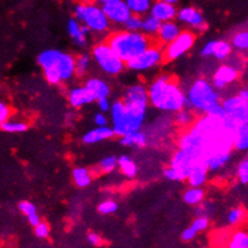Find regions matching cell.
I'll return each instance as SVG.
<instances>
[{
	"instance_id": "7402d4cb",
	"label": "cell",
	"mask_w": 248,
	"mask_h": 248,
	"mask_svg": "<svg viewBox=\"0 0 248 248\" xmlns=\"http://www.w3.org/2000/svg\"><path fill=\"white\" fill-rule=\"evenodd\" d=\"M232 158V152H218L212 155L211 157L207 158L206 165L208 168V171H212L216 172L219 169H222L223 166L227 164L228 162Z\"/></svg>"
},
{
	"instance_id": "3957f363",
	"label": "cell",
	"mask_w": 248,
	"mask_h": 248,
	"mask_svg": "<svg viewBox=\"0 0 248 248\" xmlns=\"http://www.w3.org/2000/svg\"><path fill=\"white\" fill-rule=\"evenodd\" d=\"M106 41L125 63L130 62L155 44L153 39L146 35L143 31H130L126 29L111 33Z\"/></svg>"
},
{
	"instance_id": "f5cc1de1",
	"label": "cell",
	"mask_w": 248,
	"mask_h": 248,
	"mask_svg": "<svg viewBox=\"0 0 248 248\" xmlns=\"http://www.w3.org/2000/svg\"><path fill=\"white\" fill-rule=\"evenodd\" d=\"M94 124H95L96 126H106L108 124V117L105 116V113L104 112H99L96 113L95 116H94Z\"/></svg>"
},
{
	"instance_id": "11a10c76",
	"label": "cell",
	"mask_w": 248,
	"mask_h": 248,
	"mask_svg": "<svg viewBox=\"0 0 248 248\" xmlns=\"http://www.w3.org/2000/svg\"><path fill=\"white\" fill-rule=\"evenodd\" d=\"M27 219H28L29 224H31V227H36V225L41 222V219H40V217H39L38 213H34V215L28 216V217H27Z\"/></svg>"
},
{
	"instance_id": "94428289",
	"label": "cell",
	"mask_w": 248,
	"mask_h": 248,
	"mask_svg": "<svg viewBox=\"0 0 248 248\" xmlns=\"http://www.w3.org/2000/svg\"><path fill=\"white\" fill-rule=\"evenodd\" d=\"M88 1H91V0H88Z\"/></svg>"
},
{
	"instance_id": "ab89813d",
	"label": "cell",
	"mask_w": 248,
	"mask_h": 248,
	"mask_svg": "<svg viewBox=\"0 0 248 248\" xmlns=\"http://www.w3.org/2000/svg\"><path fill=\"white\" fill-rule=\"evenodd\" d=\"M236 175L240 183H242V185H248V158L241 160L240 164L237 165Z\"/></svg>"
},
{
	"instance_id": "484cf974",
	"label": "cell",
	"mask_w": 248,
	"mask_h": 248,
	"mask_svg": "<svg viewBox=\"0 0 248 248\" xmlns=\"http://www.w3.org/2000/svg\"><path fill=\"white\" fill-rule=\"evenodd\" d=\"M222 106L224 108L225 112L228 115H232V113L237 112V111L242 110V108H248V104L246 101L242 100L239 95H232L229 98H225L224 100L220 101Z\"/></svg>"
},
{
	"instance_id": "836d02e7",
	"label": "cell",
	"mask_w": 248,
	"mask_h": 248,
	"mask_svg": "<svg viewBox=\"0 0 248 248\" xmlns=\"http://www.w3.org/2000/svg\"><path fill=\"white\" fill-rule=\"evenodd\" d=\"M232 53V45L228 41H216L213 57L218 61H224Z\"/></svg>"
},
{
	"instance_id": "e0dca14e",
	"label": "cell",
	"mask_w": 248,
	"mask_h": 248,
	"mask_svg": "<svg viewBox=\"0 0 248 248\" xmlns=\"http://www.w3.org/2000/svg\"><path fill=\"white\" fill-rule=\"evenodd\" d=\"M181 28L176 22L169 21V22H163L162 27H160L159 31L157 34V40L159 45H169L170 42H172L181 34Z\"/></svg>"
},
{
	"instance_id": "f35d334b",
	"label": "cell",
	"mask_w": 248,
	"mask_h": 248,
	"mask_svg": "<svg viewBox=\"0 0 248 248\" xmlns=\"http://www.w3.org/2000/svg\"><path fill=\"white\" fill-rule=\"evenodd\" d=\"M245 217V211L240 207L232 208V210L228 212L227 220L230 225H237L241 223V220Z\"/></svg>"
},
{
	"instance_id": "6da1fadb",
	"label": "cell",
	"mask_w": 248,
	"mask_h": 248,
	"mask_svg": "<svg viewBox=\"0 0 248 248\" xmlns=\"http://www.w3.org/2000/svg\"><path fill=\"white\" fill-rule=\"evenodd\" d=\"M148 95L150 105L163 112L176 113L186 108L187 94L168 75L159 76L148 86Z\"/></svg>"
},
{
	"instance_id": "ba28073f",
	"label": "cell",
	"mask_w": 248,
	"mask_h": 248,
	"mask_svg": "<svg viewBox=\"0 0 248 248\" xmlns=\"http://www.w3.org/2000/svg\"><path fill=\"white\" fill-rule=\"evenodd\" d=\"M195 42V34L190 31H181L180 35L172 42L166 45L164 49V59L166 62L176 61L177 58L187 53Z\"/></svg>"
},
{
	"instance_id": "9a60e30c",
	"label": "cell",
	"mask_w": 248,
	"mask_h": 248,
	"mask_svg": "<svg viewBox=\"0 0 248 248\" xmlns=\"http://www.w3.org/2000/svg\"><path fill=\"white\" fill-rule=\"evenodd\" d=\"M68 101L71 108H81L84 105H88V104L94 103L96 100L86 86H78L69 91Z\"/></svg>"
},
{
	"instance_id": "8fae6325",
	"label": "cell",
	"mask_w": 248,
	"mask_h": 248,
	"mask_svg": "<svg viewBox=\"0 0 248 248\" xmlns=\"http://www.w3.org/2000/svg\"><path fill=\"white\" fill-rule=\"evenodd\" d=\"M177 21H180L181 23L188 24L195 31H205L207 29V24L202 12L193 6H185L178 10Z\"/></svg>"
},
{
	"instance_id": "9f6ffc18",
	"label": "cell",
	"mask_w": 248,
	"mask_h": 248,
	"mask_svg": "<svg viewBox=\"0 0 248 248\" xmlns=\"http://www.w3.org/2000/svg\"><path fill=\"white\" fill-rule=\"evenodd\" d=\"M237 95H239L242 100L246 101V103L248 104V89H241V91L237 93Z\"/></svg>"
},
{
	"instance_id": "f1b7e54d",
	"label": "cell",
	"mask_w": 248,
	"mask_h": 248,
	"mask_svg": "<svg viewBox=\"0 0 248 248\" xmlns=\"http://www.w3.org/2000/svg\"><path fill=\"white\" fill-rule=\"evenodd\" d=\"M207 168H195L190 171L187 181L192 187H202L207 180Z\"/></svg>"
},
{
	"instance_id": "ac0fdd59",
	"label": "cell",
	"mask_w": 248,
	"mask_h": 248,
	"mask_svg": "<svg viewBox=\"0 0 248 248\" xmlns=\"http://www.w3.org/2000/svg\"><path fill=\"white\" fill-rule=\"evenodd\" d=\"M115 135V131L111 126H98L95 129H92L88 133H86L83 135L82 141L86 145H94V143H98L100 141L108 140V139L113 138Z\"/></svg>"
},
{
	"instance_id": "9c48e42d",
	"label": "cell",
	"mask_w": 248,
	"mask_h": 248,
	"mask_svg": "<svg viewBox=\"0 0 248 248\" xmlns=\"http://www.w3.org/2000/svg\"><path fill=\"white\" fill-rule=\"evenodd\" d=\"M110 120L116 136L121 138V136L130 133L128 111H126V105L123 99L122 100H116L112 104V108L110 110Z\"/></svg>"
},
{
	"instance_id": "680465c9",
	"label": "cell",
	"mask_w": 248,
	"mask_h": 248,
	"mask_svg": "<svg viewBox=\"0 0 248 248\" xmlns=\"http://www.w3.org/2000/svg\"><path fill=\"white\" fill-rule=\"evenodd\" d=\"M163 1H168V2H171V4H177L178 0H163Z\"/></svg>"
},
{
	"instance_id": "30bf717a",
	"label": "cell",
	"mask_w": 248,
	"mask_h": 248,
	"mask_svg": "<svg viewBox=\"0 0 248 248\" xmlns=\"http://www.w3.org/2000/svg\"><path fill=\"white\" fill-rule=\"evenodd\" d=\"M103 10L105 11L111 23L117 24V26H124V23L133 15L124 0H113V1L104 5Z\"/></svg>"
},
{
	"instance_id": "4316f807",
	"label": "cell",
	"mask_w": 248,
	"mask_h": 248,
	"mask_svg": "<svg viewBox=\"0 0 248 248\" xmlns=\"http://www.w3.org/2000/svg\"><path fill=\"white\" fill-rule=\"evenodd\" d=\"M173 121H175L176 125L180 126V128H190L197 120H195L193 110H189V108H182V110L175 113Z\"/></svg>"
},
{
	"instance_id": "277c9868",
	"label": "cell",
	"mask_w": 248,
	"mask_h": 248,
	"mask_svg": "<svg viewBox=\"0 0 248 248\" xmlns=\"http://www.w3.org/2000/svg\"><path fill=\"white\" fill-rule=\"evenodd\" d=\"M192 110L200 115H206L211 108L220 103V95L212 82L205 78H198L187 92Z\"/></svg>"
},
{
	"instance_id": "603a6c76",
	"label": "cell",
	"mask_w": 248,
	"mask_h": 248,
	"mask_svg": "<svg viewBox=\"0 0 248 248\" xmlns=\"http://www.w3.org/2000/svg\"><path fill=\"white\" fill-rule=\"evenodd\" d=\"M130 9L131 14L139 15V16H146L150 14L155 0H124Z\"/></svg>"
},
{
	"instance_id": "1f68e13d",
	"label": "cell",
	"mask_w": 248,
	"mask_h": 248,
	"mask_svg": "<svg viewBox=\"0 0 248 248\" xmlns=\"http://www.w3.org/2000/svg\"><path fill=\"white\" fill-rule=\"evenodd\" d=\"M92 59H93V57H92V54L88 53H81L76 57V76L83 78L88 73Z\"/></svg>"
},
{
	"instance_id": "b9f144b4",
	"label": "cell",
	"mask_w": 248,
	"mask_h": 248,
	"mask_svg": "<svg viewBox=\"0 0 248 248\" xmlns=\"http://www.w3.org/2000/svg\"><path fill=\"white\" fill-rule=\"evenodd\" d=\"M208 225H210V220H208L206 216H198L192 223V227L194 228L198 232H205L208 228Z\"/></svg>"
},
{
	"instance_id": "74e56055",
	"label": "cell",
	"mask_w": 248,
	"mask_h": 248,
	"mask_svg": "<svg viewBox=\"0 0 248 248\" xmlns=\"http://www.w3.org/2000/svg\"><path fill=\"white\" fill-rule=\"evenodd\" d=\"M232 45L240 51L248 49V31H240V33L235 34L232 36Z\"/></svg>"
},
{
	"instance_id": "cb8c5ba5",
	"label": "cell",
	"mask_w": 248,
	"mask_h": 248,
	"mask_svg": "<svg viewBox=\"0 0 248 248\" xmlns=\"http://www.w3.org/2000/svg\"><path fill=\"white\" fill-rule=\"evenodd\" d=\"M234 150L248 152V123L242 124L234 135Z\"/></svg>"
},
{
	"instance_id": "8d00e7d4",
	"label": "cell",
	"mask_w": 248,
	"mask_h": 248,
	"mask_svg": "<svg viewBox=\"0 0 248 248\" xmlns=\"http://www.w3.org/2000/svg\"><path fill=\"white\" fill-rule=\"evenodd\" d=\"M143 17L139 15H131L130 18L124 23V29L130 31H142Z\"/></svg>"
},
{
	"instance_id": "2e32d148",
	"label": "cell",
	"mask_w": 248,
	"mask_h": 248,
	"mask_svg": "<svg viewBox=\"0 0 248 248\" xmlns=\"http://www.w3.org/2000/svg\"><path fill=\"white\" fill-rule=\"evenodd\" d=\"M123 101L125 104L129 103H145L150 104V95H148V87L142 83L131 84L126 91L124 92Z\"/></svg>"
},
{
	"instance_id": "4dcf8cb0",
	"label": "cell",
	"mask_w": 248,
	"mask_h": 248,
	"mask_svg": "<svg viewBox=\"0 0 248 248\" xmlns=\"http://www.w3.org/2000/svg\"><path fill=\"white\" fill-rule=\"evenodd\" d=\"M118 168L129 178L135 177L136 173H138V166H136L135 162L130 157H128V155H121L118 158Z\"/></svg>"
},
{
	"instance_id": "8992f818",
	"label": "cell",
	"mask_w": 248,
	"mask_h": 248,
	"mask_svg": "<svg viewBox=\"0 0 248 248\" xmlns=\"http://www.w3.org/2000/svg\"><path fill=\"white\" fill-rule=\"evenodd\" d=\"M164 61V51L159 44H153L145 52L126 63V68L133 71H146L155 68Z\"/></svg>"
},
{
	"instance_id": "83f0119b",
	"label": "cell",
	"mask_w": 248,
	"mask_h": 248,
	"mask_svg": "<svg viewBox=\"0 0 248 248\" xmlns=\"http://www.w3.org/2000/svg\"><path fill=\"white\" fill-rule=\"evenodd\" d=\"M163 22H160L159 19L153 17L152 15H146L143 17V26H142V31L146 35L151 36V38H155L159 31L160 27H162Z\"/></svg>"
},
{
	"instance_id": "6f0895ef",
	"label": "cell",
	"mask_w": 248,
	"mask_h": 248,
	"mask_svg": "<svg viewBox=\"0 0 248 248\" xmlns=\"http://www.w3.org/2000/svg\"><path fill=\"white\" fill-rule=\"evenodd\" d=\"M94 1H95L96 4H99V5H100V6H104V5L108 4V2L113 1V0H94Z\"/></svg>"
},
{
	"instance_id": "d6a6232c",
	"label": "cell",
	"mask_w": 248,
	"mask_h": 248,
	"mask_svg": "<svg viewBox=\"0 0 248 248\" xmlns=\"http://www.w3.org/2000/svg\"><path fill=\"white\" fill-rule=\"evenodd\" d=\"M228 247L229 248H248V232H234L230 240L228 241Z\"/></svg>"
},
{
	"instance_id": "681fc988",
	"label": "cell",
	"mask_w": 248,
	"mask_h": 248,
	"mask_svg": "<svg viewBox=\"0 0 248 248\" xmlns=\"http://www.w3.org/2000/svg\"><path fill=\"white\" fill-rule=\"evenodd\" d=\"M96 104H98L99 110H100L101 112H104V113L110 112L111 108H112V105H111V101L108 100V98L99 99V100H96Z\"/></svg>"
},
{
	"instance_id": "f907efd6",
	"label": "cell",
	"mask_w": 248,
	"mask_h": 248,
	"mask_svg": "<svg viewBox=\"0 0 248 248\" xmlns=\"http://www.w3.org/2000/svg\"><path fill=\"white\" fill-rule=\"evenodd\" d=\"M215 44H216V40L206 42V44H205V46L202 48V51H200V54H202V57L213 56V49H215Z\"/></svg>"
},
{
	"instance_id": "60d3db41",
	"label": "cell",
	"mask_w": 248,
	"mask_h": 248,
	"mask_svg": "<svg viewBox=\"0 0 248 248\" xmlns=\"http://www.w3.org/2000/svg\"><path fill=\"white\" fill-rule=\"evenodd\" d=\"M117 202H113V200H105L101 204H99L98 211L101 215H111V213H115L117 211Z\"/></svg>"
},
{
	"instance_id": "f6af8a7d",
	"label": "cell",
	"mask_w": 248,
	"mask_h": 248,
	"mask_svg": "<svg viewBox=\"0 0 248 248\" xmlns=\"http://www.w3.org/2000/svg\"><path fill=\"white\" fill-rule=\"evenodd\" d=\"M35 235L39 239H47L49 235V227L46 222H40L36 227H34Z\"/></svg>"
},
{
	"instance_id": "816d5d0a",
	"label": "cell",
	"mask_w": 248,
	"mask_h": 248,
	"mask_svg": "<svg viewBox=\"0 0 248 248\" xmlns=\"http://www.w3.org/2000/svg\"><path fill=\"white\" fill-rule=\"evenodd\" d=\"M10 116H11V110H10L9 106L4 103L0 104V122L2 123L5 121H7L10 118Z\"/></svg>"
},
{
	"instance_id": "bcb514c9",
	"label": "cell",
	"mask_w": 248,
	"mask_h": 248,
	"mask_svg": "<svg viewBox=\"0 0 248 248\" xmlns=\"http://www.w3.org/2000/svg\"><path fill=\"white\" fill-rule=\"evenodd\" d=\"M198 234H199V232H198L197 230L190 225V227H188L187 229L183 230L182 235H181V239H182L183 242H190L195 239V236H197Z\"/></svg>"
},
{
	"instance_id": "e575fe53",
	"label": "cell",
	"mask_w": 248,
	"mask_h": 248,
	"mask_svg": "<svg viewBox=\"0 0 248 248\" xmlns=\"http://www.w3.org/2000/svg\"><path fill=\"white\" fill-rule=\"evenodd\" d=\"M1 129L6 133H22L28 129V124L21 121H5L1 123Z\"/></svg>"
},
{
	"instance_id": "f546056e",
	"label": "cell",
	"mask_w": 248,
	"mask_h": 248,
	"mask_svg": "<svg viewBox=\"0 0 248 248\" xmlns=\"http://www.w3.org/2000/svg\"><path fill=\"white\" fill-rule=\"evenodd\" d=\"M73 180L75 185L80 188H86L91 185L92 175L88 169L75 168L73 170Z\"/></svg>"
},
{
	"instance_id": "44dd1931",
	"label": "cell",
	"mask_w": 248,
	"mask_h": 248,
	"mask_svg": "<svg viewBox=\"0 0 248 248\" xmlns=\"http://www.w3.org/2000/svg\"><path fill=\"white\" fill-rule=\"evenodd\" d=\"M147 134L143 133L142 130H136V131H130V133L125 134V135L121 136L120 138V143L125 147H145L147 145Z\"/></svg>"
},
{
	"instance_id": "91938a15",
	"label": "cell",
	"mask_w": 248,
	"mask_h": 248,
	"mask_svg": "<svg viewBox=\"0 0 248 248\" xmlns=\"http://www.w3.org/2000/svg\"><path fill=\"white\" fill-rule=\"evenodd\" d=\"M247 123H248V108H247Z\"/></svg>"
},
{
	"instance_id": "c3c4849f",
	"label": "cell",
	"mask_w": 248,
	"mask_h": 248,
	"mask_svg": "<svg viewBox=\"0 0 248 248\" xmlns=\"http://www.w3.org/2000/svg\"><path fill=\"white\" fill-rule=\"evenodd\" d=\"M84 11H86V1L78 2V4L74 7V17H75L78 22H81V23L83 22Z\"/></svg>"
},
{
	"instance_id": "d4e9b609",
	"label": "cell",
	"mask_w": 248,
	"mask_h": 248,
	"mask_svg": "<svg viewBox=\"0 0 248 248\" xmlns=\"http://www.w3.org/2000/svg\"><path fill=\"white\" fill-rule=\"evenodd\" d=\"M205 192L202 189V187H192L188 188L183 194V200L187 205L190 206H199L202 205V200H204Z\"/></svg>"
},
{
	"instance_id": "7a4b0ae2",
	"label": "cell",
	"mask_w": 248,
	"mask_h": 248,
	"mask_svg": "<svg viewBox=\"0 0 248 248\" xmlns=\"http://www.w3.org/2000/svg\"><path fill=\"white\" fill-rule=\"evenodd\" d=\"M38 64L49 84L66 82L76 75V57L61 49L48 48L38 56Z\"/></svg>"
},
{
	"instance_id": "5bb4252c",
	"label": "cell",
	"mask_w": 248,
	"mask_h": 248,
	"mask_svg": "<svg viewBox=\"0 0 248 248\" xmlns=\"http://www.w3.org/2000/svg\"><path fill=\"white\" fill-rule=\"evenodd\" d=\"M237 69L232 65H222L217 69L212 78V83L217 91H222L228 84L235 82L237 80Z\"/></svg>"
},
{
	"instance_id": "7c38bea8",
	"label": "cell",
	"mask_w": 248,
	"mask_h": 248,
	"mask_svg": "<svg viewBox=\"0 0 248 248\" xmlns=\"http://www.w3.org/2000/svg\"><path fill=\"white\" fill-rule=\"evenodd\" d=\"M126 111H128L129 126L130 131L141 130L146 120V113L150 104L145 103H129L125 104Z\"/></svg>"
},
{
	"instance_id": "ee69618b",
	"label": "cell",
	"mask_w": 248,
	"mask_h": 248,
	"mask_svg": "<svg viewBox=\"0 0 248 248\" xmlns=\"http://www.w3.org/2000/svg\"><path fill=\"white\" fill-rule=\"evenodd\" d=\"M18 208L19 211H21L22 213H23L24 216H31V215H34V213H36V206L33 204V202H21L18 204Z\"/></svg>"
},
{
	"instance_id": "d6986e66",
	"label": "cell",
	"mask_w": 248,
	"mask_h": 248,
	"mask_svg": "<svg viewBox=\"0 0 248 248\" xmlns=\"http://www.w3.org/2000/svg\"><path fill=\"white\" fill-rule=\"evenodd\" d=\"M84 86L91 91L95 100L103 98H108L111 93L110 84L106 82L105 80H101L99 78H91L84 82Z\"/></svg>"
},
{
	"instance_id": "7dc6e473",
	"label": "cell",
	"mask_w": 248,
	"mask_h": 248,
	"mask_svg": "<svg viewBox=\"0 0 248 248\" xmlns=\"http://www.w3.org/2000/svg\"><path fill=\"white\" fill-rule=\"evenodd\" d=\"M206 115H211L213 117H217V118H225L228 116V113L225 112L224 108L222 106V104H217L216 106H213L212 108L210 110V112L206 113Z\"/></svg>"
},
{
	"instance_id": "db71d44e",
	"label": "cell",
	"mask_w": 248,
	"mask_h": 248,
	"mask_svg": "<svg viewBox=\"0 0 248 248\" xmlns=\"http://www.w3.org/2000/svg\"><path fill=\"white\" fill-rule=\"evenodd\" d=\"M87 241L89 242V245H92V246H100L101 245V237L99 236L98 234H95V232H89L88 235H87Z\"/></svg>"
},
{
	"instance_id": "4fadbf2b",
	"label": "cell",
	"mask_w": 248,
	"mask_h": 248,
	"mask_svg": "<svg viewBox=\"0 0 248 248\" xmlns=\"http://www.w3.org/2000/svg\"><path fill=\"white\" fill-rule=\"evenodd\" d=\"M178 9L176 4L163 1V0H155L152 7H151L150 15L159 19L160 22H169L177 19Z\"/></svg>"
},
{
	"instance_id": "d590c367",
	"label": "cell",
	"mask_w": 248,
	"mask_h": 248,
	"mask_svg": "<svg viewBox=\"0 0 248 248\" xmlns=\"http://www.w3.org/2000/svg\"><path fill=\"white\" fill-rule=\"evenodd\" d=\"M118 166V158L113 157V155H108V157L103 158V159L99 162V170L104 173H110L115 170Z\"/></svg>"
},
{
	"instance_id": "7bdbcfd3",
	"label": "cell",
	"mask_w": 248,
	"mask_h": 248,
	"mask_svg": "<svg viewBox=\"0 0 248 248\" xmlns=\"http://www.w3.org/2000/svg\"><path fill=\"white\" fill-rule=\"evenodd\" d=\"M164 176L168 180L170 181H186L185 177H183V175L181 173L180 170H177L176 168H173V166H169V168L164 169Z\"/></svg>"
},
{
	"instance_id": "5b68a950",
	"label": "cell",
	"mask_w": 248,
	"mask_h": 248,
	"mask_svg": "<svg viewBox=\"0 0 248 248\" xmlns=\"http://www.w3.org/2000/svg\"><path fill=\"white\" fill-rule=\"evenodd\" d=\"M92 57L100 70L108 76L120 75L126 68L125 62L117 56L108 41L96 44L92 49Z\"/></svg>"
},
{
	"instance_id": "ffe728a7",
	"label": "cell",
	"mask_w": 248,
	"mask_h": 248,
	"mask_svg": "<svg viewBox=\"0 0 248 248\" xmlns=\"http://www.w3.org/2000/svg\"><path fill=\"white\" fill-rule=\"evenodd\" d=\"M66 29H68V33L69 35H70L71 40H73V42L76 46L80 47V48H84V47L87 46V44H88L87 38H88V36L84 35L82 31V23L78 22L75 17L69 19Z\"/></svg>"
},
{
	"instance_id": "52a82bcc",
	"label": "cell",
	"mask_w": 248,
	"mask_h": 248,
	"mask_svg": "<svg viewBox=\"0 0 248 248\" xmlns=\"http://www.w3.org/2000/svg\"><path fill=\"white\" fill-rule=\"evenodd\" d=\"M82 23L91 29L92 33L104 34L108 31L111 22L103 10V6L93 1H86Z\"/></svg>"
}]
</instances>
